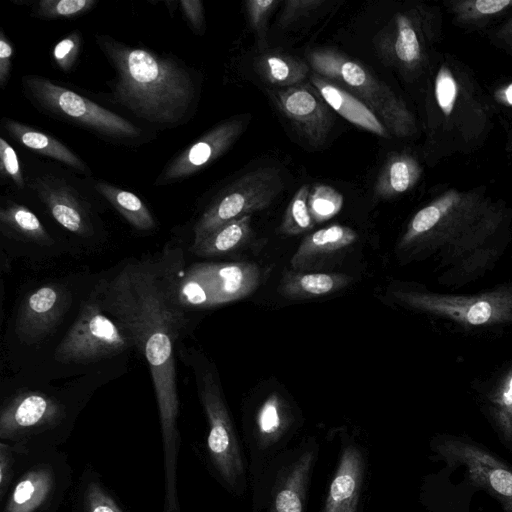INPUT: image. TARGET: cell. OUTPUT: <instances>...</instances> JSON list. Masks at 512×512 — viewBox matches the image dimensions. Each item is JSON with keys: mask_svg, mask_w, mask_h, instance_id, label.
<instances>
[{"mask_svg": "<svg viewBox=\"0 0 512 512\" xmlns=\"http://www.w3.org/2000/svg\"><path fill=\"white\" fill-rule=\"evenodd\" d=\"M184 268L182 250L166 246L158 256L126 263L113 277L100 280L92 291L102 310L131 338L149 365L162 435L163 507L169 512L180 508L176 348L188 324L187 310L177 295Z\"/></svg>", "mask_w": 512, "mask_h": 512, "instance_id": "6da1fadb", "label": "cell"}, {"mask_svg": "<svg viewBox=\"0 0 512 512\" xmlns=\"http://www.w3.org/2000/svg\"><path fill=\"white\" fill-rule=\"evenodd\" d=\"M512 209L482 188H449L419 209L397 251L408 259L433 257L445 286L460 287L494 266L510 237Z\"/></svg>", "mask_w": 512, "mask_h": 512, "instance_id": "7a4b0ae2", "label": "cell"}, {"mask_svg": "<svg viewBox=\"0 0 512 512\" xmlns=\"http://www.w3.org/2000/svg\"><path fill=\"white\" fill-rule=\"evenodd\" d=\"M424 77L431 159L470 154L482 147L493 128L496 107L471 68L451 53L435 51Z\"/></svg>", "mask_w": 512, "mask_h": 512, "instance_id": "3957f363", "label": "cell"}, {"mask_svg": "<svg viewBox=\"0 0 512 512\" xmlns=\"http://www.w3.org/2000/svg\"><path fill=\"white\" fill-rule=\"evenodd\" d=\"M97 42L116 72L113 96L118 103L154 124L178 125L188 118L197 88L184 65L109 36H97Z\"/></svg>", "mask_w": 512, "mask_h": 512, "instance_id": "277c9868", "label": "cell"}, {"mask_svg": "<svg viewBox=\"0 0 512 512\" xmlns=\"http://www.w3.org/2000/svg\"><path fill=\"white\" fill-rule=\"evenodd\" d=\"M180 357L194 371L198 396L207 419L204 458L213 478L230 495L242 498L249 488L246 455L229 413L217 375L196 354Z\"/></svg>", "mask_w": 512, "mask_h": 512, "instance_id": "5b68a950", "label": "cell"}, {"mask_svg": "<svg viewBox=\"0 0 512 512\" xmlns=\"http://www.w3.org/2000/svg\"><path fill=\"white\" fill-rule=\"evenodd\" d=\"M307 59L314 73L361 100L391 135L408 138L417 133L415 116L405 101L364 65L331 48L313 49Z\"/></svg>", "mask_w": 512, "mask_h": 512, "instance_id": "8992f818", "label": "cell"}, {"mask_svg": "<svg viewBox=\"0 0 512 512\" xmlns=\"http://www.w3.org/2000/svg\"><path fill=\"white\" fill-rule=\"evenodd\" d=\"M74 412L60 398L38 390L6 397L0 408V442L22 449L58 448L72 429Z\"/></svg>", "mask_w": 512, "mask_h": 512, "instance_id": "52a82bcc", "label": "cell"}, {"mask_svg": "<svg viewBox=\"0 0 512 512\" xmlns=\"http://www.w3.org/2000/svg\"><path fill=\"white\" fill-rule=\"evenodd\" d=\"M442 32L439 8L415 3L396 12L374 38L380 57L408 81L424 77Z\"/></svg>", "mask_w": 512, "mask_h": 512, "instance_id": "ba28073f", "label": "cell"}, {"mask_svg": "<svg viewBox=\"0 0 512 512\" xmlns=\"http://www.w3.org/2000/svg\"><path fill=\"white\" fill-rule=\"evenodd\" d=\"M297 419L288 403L278 394L268 395L255 409L243 431L251 510L259 512L264 480L272 463L290 449Z\"/></svg>", "mask_w": 512, "mask_h": 512, "instance_id": "9c48e42d", "label": "cell"}, {"mask_svg": "<svg viewBox=\"0 0 512 512\" xmlns=\"http://www.w3.org/2000/svg\"><path fill=\"white\" fill-rule=\"evenodd\" d=\"M72 485V468L58 448L31 450L3 496L0 512H57Z\"/></svg>", "mask_w": 512, "mask_h": 512, "instance_id": "30bf717a", "label": "cell"}, {"mask_svg": "<svg viewBox=\"0 0 512 512\" xmlns=\"http://www.w3.org/2000/svg\"><path fill=\"white\" fill-rule=\"evenodd\" d=\"M393 296L401 304L449 320L465 328L512 324V286L502 285L484 293L454 295L424 289H399Z\"/></svg>", "mask_w": 512, "mask_h": 512, "instance_id": "8fae6325", "label": "cell"}, {"mask_svg": "<svg viewBox=\"0 0 512 512\" xmlns=\"http://www.w3.org/2000/svg\"><path fill=\"white\" fill-rule=\"evenodd\" d=\"M23 85L26 95L39 109L57 118L117 139H135L141 133L129 120L45 77L25 76Z\"/></svg>", "mask_w": 512, "mask_h": 512, "instance_id": "7c38bea8", "label": "cell"}, {"mask_svg": "<svg viewBox=\"0 0 512 512\" xmlns=\"http://www.w3.org/2000/svg\"><path fill=\"white\" fill-rule=\"evenodd\" d=\"M260 283L254 263H196L184 268L178 282V300L186 309L210 308L240 300Z\"/></svg>", "mask_w": 512, "mask_h": 512, "instance_id": "4fadbf2b", "label": "cell"}, {"mask_svg": "<svg viewBox=\"0 0 512 512\" xmlns=\"http://www.w3.org/2000/svg\"><path fill=\"white\" fill-rule=\"evenodd\" d=\"M133 347L131 338L108 317L91 293L57 345L54 358L65 364H89L114 357Z\"/></svg>", "mask_w": 512, "mask_h": 512, "instance_id": "5bb4252c", "label": "cell"}, {"mask_svg": "<svg viewBox=\"0 0 512 512\" xmlns=\"http://www.w3.org/2000/svg\"><path fill=\"white\" fill-rule=\"evenodd\" d=\"M284 188L275 167L249 171L222 190L194 226L193 244L234 219L267 208Z\"/></svg>", "mask_w": 512, "mask_h": 512, "instance_id": "9a60e30c", "label": "cell"}, {"mask_svg": "<svg viewBox=\"0 0 512 512\" xmlns=\"http://www.w3.org/2000/svg\"><path fill=\"white\" fill-rule=\"evenodd\" d=\"M320 444L306 437L280 455L267 471L259 512H306Z\"/></svg>", "mask_w": 512, "mask_h": 512, "instance_id": "2e32d148", "label": "cell"}, {"mask_svg": "<svg viewBox=\"0 0 512 512\" xmlns=\"http://www.w3.org/2000/svg\"><path fill=\"white\" fill-rule=\"evenodd\" d=\"M368 450L351 435H343L321 512H361L368 475Z\"/></svg>", "mask_w": 512, "mask_h": 512, "instance_id": "e0dca14e", "label": "cell"}, {"mask_svg": "<svg viewBox=\"0 0 512 512\" xmlns=\"http://www.w3.org/2000/svg\"><path fill=\"white\" fill-rule=\"evenodd\" d=\"M72 303L70 290L60 283H46L21 301L15 332L21 342L38 343L59 325Z\"/></svg>", "mask_w": 512, "mask_h": 512, "instance_id": "ac0fdd59", "label": "cell"}, {"mask_svg": "<svg viewBox=\"0 0 512 512\" xmlns=\"http://www.w3.org/2000/svg\"><path fill=\"white\" fill-rule=\"evenodd\" d=\"M247 123L244 117H234L214 126L173 158L155 184H170L205 168L230 149L246 129Z\"/></svg>", "mask_w": 512, "mask_h": 512, "instance_id": "d6986e66", "label": "cell"}, {"mask_svg": "<svg viewBox=\"0 0 512 512\" xmlns=\"http://www.w3.org/2000/svg\"><path fill=\"white\" fill-rule=\"evenodd\" d=\"M279 110L311 145H323L332 129L331 108L309 84L280 88L274 93Z\"/></svg>", "mask_w": 512, "mask_h": 512, "instance_id": "ffe728a7", "label": "cell"}, {"mask_svg": "<svg viewBox=\"0 0 512 512\" xmlns=\"http://www.w3.org/2000/svg\"><path fill=\"white\" fill-rule=\"evenodd\" d=\"M437 450L450 460L466 466L470 480L487 489L502 503L512 502V468L476 445L460 441L445 440Z\"/></svg>", "mask_w": 512, "mask_h": 512, "instance_id": "44dd1931", "label": "cell"}, {"mask_svg": "<svg viewBox=\"0 0 512 512\" xmlns=\"http://www.w3.org/2000/svg\"><path fill=\"white\" fill-rule=\"evenodd\" d=\"M31 186L52 217L66 230L81 237H89L94 233L88 203L63 178L39 175Z\"/></svg>", "mask_w": 512, "mask_h": 512, "instance_id": "7402d4cb", "label": "cell"}, {"mask_svg": "<svg viewBox=\"0 0 512 512\" xmlns=\"http://www.w3.org/2000/svg\"><path fill=\"white\" fill-rule=\"evenodd\" d=\"M358 238L350 227L334 224L307 235L291 258L294 270L305 271L351 246Z\"/></svg>", "mask_w": 512, "mask_h": 512, "instance_id": "603a6c76", "label": "cell"}, {"mask_svg": "<svg viewBox=\"0 0 512 512\" xmlns=\"http://www.w3.org/2000/svg\"><path fill=\"white\" fill-rule=\"evenodd\" d=\"M310 83L328 106L347 121L380 137H390L379 118L357 97L316 73L310 75Z\"/></svg>", "mask_w": 512, "mask_h": 512, "instance_id": "cb8c5ba5", "label": "cell"}, {"mask_svg": "<svg viewBox=\"0 0 512 512\" xmlns=\"http://www.w3.org/2000/svg\"><path fill=\"white\" fill-rule=\"evenodd\" d=\"M422 166L410 152H394L385 161L375 183V196L391 199L415 187L422 176Z\"/></svg>", "mask_w": 512, "mask_h": 512, "instance_id": "d4e9b609", "label": "cell"}, {"mask_svg": "<svg viewBox=\"0 0 512 512\" xmlns=\"http://www.w3.org/2000/svg\"><path fill=\"white\" fill-rule=\"evenodd\" d=\"M443 5L454 26L473 32L512 13V0H447Z\"/></svg>", "mask_w": 512, "mask_h": 512, "instance_id": "484cf974", "label": "cell"}, {"mask_svg": "<svg viewBox=\"0 0 512 512\" xmlns=\"http://www.w3.org/2000/svg\"><path fill=\"white\" fill-rule=\"evenodd\" d=\"M352 278L343 273L287 271L279 291L288 299H310L328 295L349 285Z\"/></svg>", "mask_w": 512, "mask_h": 512, "instance_id": "4316f807", "label": "cell"}, {"mask_svg": "<svg viewBox=\"0 0 512 512\" xmlns=\"http://www.w3.org/2000/svg\"><path fill=\"white\" fill-rule=\"evenodd\" d=\"M2 124L13 139L30 150L60 161L79 172H89L85 163L56 138L9 118H3Z\"/></svg>", "mask_w": 512, "mask_h": 512, "instance_id": "83f0119b", "label": "cell"}, {"mask_svg": "<svg viewBox=\"0 0 512 512\" xmlns=\"http://www.w3.org/2000/svg\"><path fill=\"white\" fill-rule=\"evenodd\" d=\"M74 512H125L95 469L86 465L74 491Z\"/></svg>", "mask_w": 512, "mask_h": 512, "instance_id": "f1b7e54d", "label": "cell"}, {"mask_svg": "<svg viewBox=\"0 0 512 512\" xmlns=\"http://www.w3.org/2000/svg\"><path fill=\"white\" fill-rule=\"evenodd\" d=\"M251 235V215H244L220 226L198 243L192 244L191 249L201 257L225 255L243 246Z\"/></svg>", "mask_w": 512, "mask_h": 512, "instance_id": "f546056e", "label": "cell"}, {"mask_svg": "<svg viewBox=\"0 0 512 512\" xmlns=\"http://www.w3.org/2000/svg\"><path fill=\"white\" fill-rule=\"evenodd\" d=\"M257 73L268 83L287 88L301 84L309 66L302 60L280 52H266L255 61Z\"/></svg>", "mask_w": 512, "mask_h": 512, "instance_id": "4dcf8cb0", "label": "cell"}, {"mask_svg": "<svg viewBox=\"0 0 512 512\" xmlns=\"http://www.w3.org/2000/svg\"><path fill=\"white\" fill-rule=\"evenodd\" d=\"M0 225L3 232L17 239L40 245L53 243L38 217L24 205L12 202L2 206Z\"/></svg>", "mask_w": 512, "mask_h": 512, "instance_id": "1f68e13d", "label": "cell"}, {"mask_svg": "<svg viewBox=\"0 0 512 512\" xmlns=\"http://www.w3.org/2000/svg\"><path fill=\"white\" fill-rule=\"evenodd\" d=\"M95 187L135 229L149 231L155 228L154 217L143 201L134 193L98 181Z\"/></svg>", "mask_w": 512, "mask_h": 512, "instance_id": "d6a6232c", "label": "cell"}, {"mask_svg": "<svg viewBox=\"0 0 512 512\" xmlns=\"http://www.w3.org/2000/svg\"><path fill=\"white\" fill-rule=\"evenodd\" d=\"M490 412L504 438L512 441V367L489 394Z\"/></svg>", "mask_w": 512, "mask_h": 512, "instance_id": "836d02e7", "label": "cell"}, {"mask_svg": "<svg viewBox=\"0 0 512 512\" xmlns=\"http://www.w3.org/2000/svg\"><path fill=\"white\" fill-rule=\"evenodd\" d=\"M308 185L301 186L289 202L279 231L287 236L302 234L315 225L308 208Z\"/></svg>", "mask_w": 512, "mask_h": 512, "instance_id": "e575fe53", "label": "cell"}, {"mask_svg": "<svg viewBox=\"0 0 512 512\" xmlns=\"http://www.w3.org/2000/svg\"><path fill=\"white\" fill-rule=\"evenodd\" d=\"M343 206V196L326 184L312 187L308 196V208L315 223L327 221L338 214Z\"/></svg>", "mask_w": 512, "mask_h": 512, "instance_id": "d590c367", "label": "cell"}, {"mask_svg": "<svg viewBox=\"0 0 512 512\" xmlns=\"http://www.w3.org/2000/svg\"><path fill=\"white\" fill-rule=\"evenodd\" d=\"M96 4L95 0H40L33 15L44 19L74 18L90 11Z\"/></svg>", "mask_w": 512, "mask_h": 512, "instance_id": "8d00e7d4", "label": "cell"}, {"mask_svg": "<svg viewBox=\"0 0 512 512\" xmlns=\"http://www.w3.org/2000/svg\"><path fill=\"white\" fill-rule=\"evenodd\" d=\"M28 450L0 442V497L4 495L20 470Z\"/></svg>", "mask_w": 512, "mask_h": 512, "instance_id": "74e56055", "label": "cell"}, {"mask_svg": "<svg viewBox=\"0 0 512 512\" xmlns=\"http://www.w3.org/2000/svg\"><path fill=\"white\" fill-rule=\"evenodd\" d=\"M279 3L275 0H249L245 2L248 22L256 34L260 48L265 45L268 20Z\"/></svg>", "mask_w": 512, "mask_h": 512, "instance_id": "f35d334b", "label": "cell"}, {"mask_svg": "<svg viewBox=\"0 0 512 512\" xmlns=\"http://www.w3.org/2000/svg\"><path fill=\"white\" fill-rule=\"evenodd\" d=\"M82 36L77 30L69 33L66 37L61 39L55 46L52 52L53 59L56 65L64 72H69L81 50Z\"/></svg>", "mask_w": 512, "mask_h": 512, "instance_id": "ab89813d", "label": "cell"}, {"mask_svg": "<svg viewBox=\"0 0 512 512\" xmlns=\"http://www.w3.org/2000/svg\"><path fill=\"white\" fill-rule=\"evenodd\" d=\"M325 4L323 0H287L280 13L279 24L290 26L315 13Z\"/></svg>", "mask_w": 512, "mask_h": 512, "instance_id": "60d3db41", "label": "cell"}, {"mask_svg": "<svg viewBox=\"0 0 512 512\" xmlns=\"http://www.w3.org/2000/svg\"><path fill=\"white\" fill-rule=\"evenodd\" d=\"M0 171L1 175L10 178L16 187L24 188L25 180L16 151L2 137L0 138Z\"/></svg>", "mask_w": 512, "mask_h": 512, "instance_id": "b9f144b4", "label": "cell"}, {"mask_svg": "<svg viewBox=\"0 0 512 512\" xmlns=\"http://www.w3.org/2000/svg\"><path fill=\"white\" fill-rule=\"evenodd\" d=\"M490 43L512 57V13L487 33Z\"/></svg>", "mask_w": 512, "mask_h": 512, "instance_id": "7bdbcfd3", "label": "cell"}, {"mask_svg": "<svg viewBox=\"0 0 512 512\" xmlns=\"http://www.w3.org/2000/svg\"><path fill=\"white\" fill-rule=\"evenodd\" d=\"M179 4L191 28L197 33H203L205 29V17L202 1L181 0Z\"/></svg>", "mask_w": 512, "mask_h": 512, "instance_id": "ee69618b", "label": "cell"}, {"mask_svg": "<svg viewBox=\"0 0 512 512\" xmlns=\"http://www.w3.org/2000/svg\"><path fill=\"white\" fill-rule=\"evenodd\" d=\"M13 47L5 37L3 31L0 32V87L4 88L10 77L11 58Z\"/></svg>", "mask_w": 512, "mask_h": 512, "instance_id": "f6af8a7d", "label": "cell"}, {"mask_svg": "<svg viewBox=\"0 0 512 512\" xmlns=\"http://www.w3.org/2000/svg\"><path fill=\"white\" fill-rule=\"evenodd\" d=\"M490 97L495 107L512 108V79L498 82L492 88Z\"/></svg>", "mask_w": 512, "mask_h": 512, "instance_id": "bcb514c9", "label": "cell"}, {"mask_svg": "<svg viewBox=\"0 0 512 512\" xmlns=\"http://www.w3.org/2000/svg\"><path fill=\"white\" fill-rule=\"evenodd\" d=\"M507 149L512 152V130L508 136Z\"/></svg>", "mask_w": 512, "mask_h": 512, "instance_id": "7dc6e473", "label": "cell"}, {"mask_svg": "<svg viewBox=\"0 0 512 512\" xmlns=\"http://www.w3.org/2000/svg\"><path fill=\"white\" fill-rule=\"evenodd\" d=\"M503 506L506 512H512V502H504Z\"/></svg>", "mask_w": 512, "mask_h": 512, "instance_id": "c3c4849f", "label": "cell"}]
</instances>
